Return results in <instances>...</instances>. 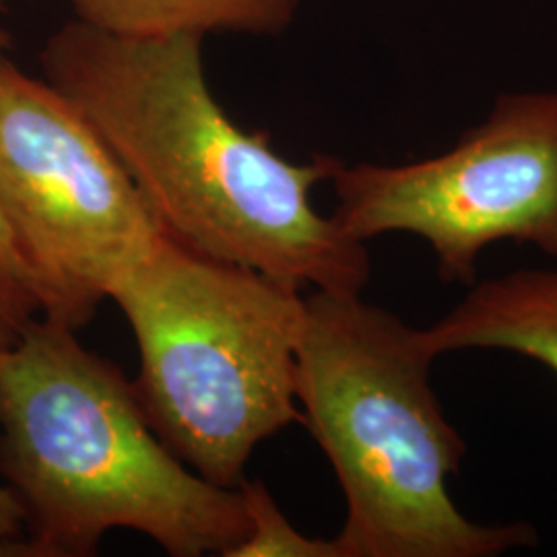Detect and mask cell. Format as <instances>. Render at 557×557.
Instances as JSON below:
<instances>
[{
  "instance_id": "1",
  "label": "cell",
  "mask_w": 557,
  "mask_h": 557,
  "mask_svg": "<svg viewBox=\"0 0 557 557\" xmlns=\"http://www.w3.org/2000/svg\"><path fill=\"white\" fill-rule=\"evenodd\" d=\"M200 36L133 38L75 20L41 52L46 81L71 101L139 186L168 236L294 287L361 294L366 242L314 209L338 160L281 158L213 98Z\"/></svg>"
},
{
  "instance_id": "2",
  "label": "cell",
  "mask_w": 557,
  "mask_h": 557,
  "mask_svg": "<svg viewBox=\"0 0 557 557\" xmlns=\"http://www.w3.org/2000/svg\"><path fill=\"white\" fill-rule=\"evenodd\" d=\"M0 473L27 529L0 556H94L128 529L172 557H227L250 529L239 487L188 469L119 366L48 317L0 349Z\"/></svg>"
},
{
  "instance_id": "3",
  "label": "cell",
  "mask_w": 557,
  "mask_h": 557,
  "mask_svg": "<svg viewBox=\"0 0 557 557\" xmlns=\"http://www.w3.org/2000/svg\"><path fill=\"white\" fill-rule=\"evenodd\" d=\"M421 329L361 299L304 298L296 397L343 490L341 557H498L535 547L529 522L481 524L448 479L467 444L432 386Z\"/></svg>"
},
{
  "instance_id": "4",
  "label": "cell",
  "mask_w": 557,
  "mask_h": 557,
  "mask_svg": "<svg viewBox=\"0 0 557 557\" xmlns=\"http://www.w3.org/2000/svg\"><path fill=\"white\" fill-rule=\"evenodd\" d=\"M110 299L139 347L133 384L145 416L200 478L239 487L260 442L304 421L298 287L165 236Z\"/></svg>"
},
{
  "instance_id": "5",
  "label": "cell",
  "mask_w": 557,
  "mask_h": 557,
  "mask_svg": "<svg viewBox=\"0 0 557 557\" xmlns=\"http://www.w3.org/2000/svg\"><path fill=\"white\" fill-rule=\"evenodd\" d=\"M0 207L38 278L44 317L73 329L168 236L79 110L2 54Z\"/></svg>"
},
{
  "instance_id": "6",
  "label": "cell",
  "mask_w": 557,
  "mask_h": 557,
  "mask_svg": "<svg viewBox=\"0 0 557 557\" xmlns=\"http://www.w3.org/2000/svg\"><path fill=\"white\" fill-rule=\"evenodd\" d=\"M331 215L349 238L411 234L444 283L473 285L496 242L557 257V89L504 94L438 156L403 165L338 161Z\"/></svg>"
},
{
  "instance_id": "7",
  "label": "cell",
  "mask_w": 557,
  "mask_h": 557,
  "mask_svg": "<svg viewBox=\"0 0 557 557\" xmlns=\"http://www.w3.org/2000/svg\"><path fill=\"white\" fill-rule=\"evenodd\" d=\"M421 337L436 358L498 349L535 359L557 376V269L475 281L450 312L421 329Z\"/></svg>"
},
{
  "instance_id": "8",
  "label": "cell",
  "mask_w": 557,
  "mask_h": 557,
  "mask_svg": "<svg viewBox=\"0 0 557 557\" xmlns=\"http://www.w3.org/2000/svg\"><path fill=\"white\" fill-rule=\"evenodd\" d=\"M77 17L116 36L160 38L213 32L275 36L301 0H71Z\"/></svg>"
},
{
  "instance_id": "9",
  "label": "cell",
  "mask_w": 557,
  "mask_h": 557,
  "mask_svg": "<svg viewBox=\"0 0 557 557\" xmlns=\"http://www.w3.org/2000/svg\"><path fill=\"white\" fill-rule=\"evenodd\" d=\"M248 535L227 557H341L335 539L306 537L281 512L262 481H242Z\"/></svg>"
},
{
  "instance_id": "10",
  "label": "cell",
  "mask_w": 557,
  "mask_h": 557,
  "mask_svg": "<svg viewBox=\"0 0 557 557\" xmlns=\"http://www.w3.org/2000/svg\"><path fill=\"white\" fill-rule=\"evenodd\" d=\"M40 317L44 299L38 278L0 207V349L17 343Z\"/></svg>"
},
{
  "instance_id": "11",
  "label": "cell",
  "mask_w": 557,
  "mask_h": 557,
  "mask_svg": "<svg viewBox=\"0 0 557 557\" xmlns=\"http://www.w3.org/2000/svg\"><path fill=\"white\" fill-rule=\"evenodd\" d=\"M25 531V508L9 485H0V554Z\"/></svg>"
},
{
  "instance_id": "12",
  "label": "cell",
  "mask_w": 557,
  "mask_h": 557,
  "mask_svg": "<svg viewBox=\"0 0 557 557\" xmlns=\"http://www.w3.org/2000/svg\"><path fill=\"white\" fill-rule=\"evenodd\" d=\"M0 7H2V0H0ZM7 41H9V38H7V32H4V29H0V50L7 46Z\"/></svg>"
}]
</instances>
